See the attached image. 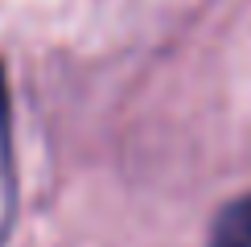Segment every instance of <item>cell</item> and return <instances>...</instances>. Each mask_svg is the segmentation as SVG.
Instances as JSON below:
<instances>
[{"instance_id": "obj_1", "label": "cell", "mask_w": 251, "mask_h": 247, "mask_svg": "<svg viewBox=\"0 0 251 247\" xmlns=\"http://www.w3.org/2000/svg\"><path fill=\"white\" fill-rule=\"evenodd\" d=\"M17 214V169H13V128H8V99L0 87V243L8 239V226Z\"/></svg>"}, {"instance_id": "obj_2", "label": "cell", "mask_w": 251, "mask_h": 247, "mask_svg": "<svg viewBox=\"0 0 251 247\" xmlns=\"http://www.w3.org/2000/svg\"><path fill=\"white\" fill-rule=\"evenodd\" d=\"M210 247H251V194L226 202L210 222Z\"/></svg>"}]
</instances>
